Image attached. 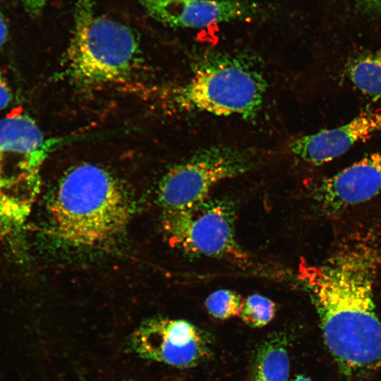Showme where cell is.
<instances>
[{"label":"cell","mask_w":381,"mask_h":381,"mask_svg":"<svg viewBox=\"0 0 381 381\" xmlns=\"http://www.w3.org/2000/svg\"><path fill=\"white\" fill-rule=\"evenodd\" d=\"M380 191L381 152H377L324 179L315 198L325 212L332 214L370 200Z\"/></svg>","instance_id":"obj_10"},{"label":"cell","mask_w":381,"mask_h":381,"mask_svg":"<svg viewBox=\"0 0 381 381\" xmlns=\"http://www.w3.org/2000/svg\"><path fill=\"white\" fill-rule=\"evenodd\" d=\"M258 157L255 150L228 145L197 151L163 177L158 199L164 212L186 210L206 200L217 183L249 171Z\"/></svg>","instance_id":"obj_6"},{"label":"cell","mask_w":381,"mask_h":381,"mask_svg":"<svg viewBox=\"0 0 381 381\" xmlns=\"http://www.w3.org/2000/svg\"><path fill=\"white\" fill-rule=\"evenodd\" d=\"M265 90L262 75L245 61L217 56L205 61L174 99L185 110L252 119L261 109Z\"/></svg>","instance_id":"obj_5"},{"label":"cell","mask_w":381,"mask_h":381,"mask_svg":"<svg viewBox=\"0 0 381 381\" xmlns=\"http://www.w3.org/2000/svg\"><path fill=\"white\" fill-rule=\"evenodd\" d=\"M205 304L214 318L226 320L240 315L243 301L236 292L221 289L212 293L206 298Z\"/></svg>","instance_id":"obj_15"},{"label":"cell","mask_w":381,"mask_h":381,"mask_svg":"<svg viewBox=\"0 0 381 381\" xmlns=\"http://www.w3.org/2000/svg\"><path fill=\"white\" fill-rule=\"evenodd\" d=\"M380 131L381 109L369 111L341 126L298 137L289 143V149L303 161L319 165L343 155Z\"/></svg>","instance_id":"obj_11"},{"label":"cell","mask_w":381,"mask_h":381,"mask_svg":"<svg viewBox=\"0 0 381 381\" xmlns=\"http://www.w3.org/2000/svg\"><path fill=\"white\" fill-rule=\"evenodd\" d=\"M8 38V28L5 20L0 14V48L4 44Z\"/></svg>","instance_id":"obj_19"},{"label":"cell","mask_w":381,"mask_h":381,"mask_svg":"<svg viewBox=\"0 0 381 381\" xmlns=\"http://www.w3.org/2000/svg\"><path fill=\"white\" fill-rule=\"evenodd\" d=\"M11 99V90L0 68V111L6 109Z\"/></svg>","instance_id":"obj_16"},{"label":"cell","mask_w":381,"mask_h":381,"mask_svg":"<svg viewBox=\"0 0 381 381\" xmlns=\"http://www.w3.org/2000/svg\"><path fill=\"white\" fill-rule=\"evenodd\" d=\"M129 344L144 359L176 368L195 366L212 353L209 337L192 323L179 319L145 321L133 331Z\"/></svg>","instance_id":"obj_8"},{"label":"cell","mask_w":381,"mask_h":381,"mask_svg":"<svg viewBox=\"0 0 381 381\" xmlns=\"http://www.w3.org/2000/svg\"><path fill=\"white\" fill-rule=\"evenodd\" d=\"M378 256L368 243L340 248L326 262L298 267V277L319 315L325 344L348 376L381 365V322L373 288Z\"/></svg>","instance_id":"obj_1"},{"label":"cell","mask_w":381,"mask_h":381,"mask_svg":"<svg viewBox=\"0 0 381 381\" xmlns=\"http://www.w3.org/2000/svg\"><path fill=\"white\" fill-rule=\"evenodd\" d=\"M57 142L35 121L14 112L0 119V235L18 237L40 187V170Z\"/></svg>","instance_id":"obj_3"},{"label":"cell","mask_w":381,"mask_h":381,"mask_svg":"<svg viewBox=\"0 0 381 381\" xmlns=\"http://www.w3.org/2000/svg\"><path fill=\"white\" fill-rule=\"evenodd\" d=\"M294 381H312L310 378L306 377L303 375L297 376Z\"/></svg>","instance_id":"obj_20"},{"label":"cell","mask_w":381,"mask_h":381,"mask_svg":"<svg viewBox=\"0 0 381 381\" xmlns=\"http://www.w3.org/2000/svg\"><path fill=\"white\" fill-rule=\"evenodd\" d=\"M154 20L168 26L203 28L257 14L250 0H138Z\"/></svg>","instance_id":"obj_9"},{"label":"cell","mask_w":381,"mask_h":381,"mask_svg":"<svg viewBox=\"0 0 381 381\" xmlns=\"http://www.w3.org/2000/svg\"><path fill=\"white\" fill-rule=\"evenodd\" d=\"M349 75L361 92L381 98V52L356 59L349 67Z\"/></svg>","instance_id":"obj_13"},{"label":"cell","mask_w":381,"mask_h":381,"mask_svg":"<svg viewBox=\"0 0 381 381\" xmlns=\"http://www.w3.org/2000/svg\"><path fill=\"white\" fill-rule=\"evenodd\" d=\"M48 207L54 234L80 246H95L116 238L131 214L130 202L118 181L91 163L66 171Z\"/></svg>","instance_id":"obj_2"},{"label":"cell","mask_w":381,"mask_h":381,"mask_svg":"<svg viewBox=\"0 0 381 381\" xmlns=\"http://www.w3.org/2000/svg\"><path fill=\"white\" fill-rule=\"evenodd\" d=\"M163 227L170 244L189 254L245 262L235 235V210L223 199H208L186 210L165 212Z\"/></svg>","instance_id":"obj_7"},{"label":"cell","mask_w":381,"mask_h":381,"mask_svg":"<svg viewBox=\"0 0 381 381\" xmlns=\"http://www.w3.org/2000/svg\"><path fill=\"white\" fill-rule=\"evenodd\" d=\"M139 54L138 37L131 27L83 12L67 49L66 72L82 87L111 84L131 74Z\"/></svg>","instance_id":"obj_4"},{"label":"cell","mask_w":381,"mask_h":381,"mask_svg":"<svg viewBox=\"0 0 381 381\" xmlns=\"http://www.w3.org/2000/svg\"><path fill=\"white\" fill-rule=\"evenodd\" d=\"M28 13L32 16L39 15L48 0H20Z\"/></svg>","instance_id":"obj_17"},{"label":"cell","mask_w":381,"mask_h":381,"mask_svg":"<svg viewBox=\"0 0 381 381\" xmlns=\"http://www.w3.org/2000/svg\"><path fill=\"white\" fill-rule=\"evenodd\" d=\"M288 341L284 334H273L259 346L252 381H287L290 362Z\"/></svg>","instance_id":"obj_12"},{"label":"cell","mask_w":381,"mask_h":381,"mask_svg":"<svg viewBox=\"0 0 381 381\" xmlns=\"http://www.w3.org/2000/svg\"><path fill=\"white\" fill-rule=\"evenodd\" d=\"M359 6L371 11H381V0H354Z\"/></svg>","instance_id":"obj_18"},{"label":"cell","mask_w":381,"mask_h":381,"mask_svg":"<svg viewBox=\"0 0 381 381\" xmlns=\"http://www.w3.org/2000/svg\"><path fill=\"white\" fill-rule=\"evenodd\" d=\"M275 313L276 305L272 300L253 294L243 301L240 316L246 325L252 327H262L273 319Z\"/></svg>","instance_id":"obj_14"}]
</instances>
